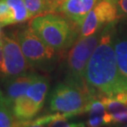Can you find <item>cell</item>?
Instances as JSON below:
<instances>
[{"label": "cell", "instance_id": "6da1fadb", "mask_svg": "<svg viewBox=\"0 0 127 127\" xmlns=\"http://www.w3.org/2000/svg\"><path fill=\"white\" fill-rule=\"evenodd\" d=\"M85 83L95 97L127 92L119 71L114 40L109 27L101 34L98 44L88 60Z\"/></svg>", "mask_w": 127, "mask_h": 127}, {"label": "cell", "instance_id": "7a4b0ae2", "mask_svg": "<svg viewBox=\"0 0 127 127\" xmlns=\"http://www.w3.org/2000/svg\"><path fill=\"white\" fill-rule=\"evenodd\" d=\"M71 22L64 17L49 12L34 17L29 27L45 44L59 52L74 44L77 32Z\"/></svg>", "mask_w": 127, "mask_h": 127}, {"label": "cell", "instance_id": "3957f363", "mask_svg": "<svg viewBox=\"0 0 127 127\" xmlns=\"http://www.w3.org/2000/svg\"><path fill=\"white\" fill-rule=\"evenodd\" d=\"M96 98L87 87L68 82L60 83L50 96V110L71 116L87 112L91 101Z\"/></svg>", "mask_w": 127, "mask_h": 127}, {"label": "cell", "instance_id": "277c9868", "mask_svg": "<svg viewBox=\"0 0 127 127\" xmlns=\"http://www.w3.org/2000/svg\"><path fill=\"white\" fill-rule=\"evenodd\" d=\"M98 37V32L89 36H81L71 47L67 59L68 82L87 87L85 83L86 68L98 44L100 39Z\"/></svg>", "mask_w": 127, "mask_h": 127}, {"label": "cell", "instance_id": "5b68a950", "mask_svg": "<svg viewBox=\"0 0 127 127\" xmlns=\"http://www.w3.org/2000/svg\"><path fill=\"white\" fill-rule=\"evenodd\" d=\"M15 34L30 66L41 68L54 60L55 51L45 44L30 27L20 30Z\"/></svg>", "mask_w": 127, "mask_h": 127}, {"label": "cell", "instance_id": "8992f818", "mask_svg": "<svg viewBox=\"0 0 127 127\" xmlns=\"http://www.w3.org/2000/svg\"><path fill=\"white\" fill-rule=\"evenodd\" d=\"M2 65L1 73L4 78H12L27 73L29 63L22 53L16 34L2 35Z\"/></svg>", "mask_w": 127, "mask_h": 127}, {"label": "cell", "instance_id": "52a82bcc", "mask_svg": "<svg viewBox=\"0 0 127 127\" xmlns=\"http://www.w3.org/2000/svg\"><path fill=\"white\" fill-rule=\"evenodd\" d=\"M97 0H64L58 11L66 17L72 23L81 27Z\"/></svg>", "mask_w": 127, "mask_h": 127}, {"label": "cell", "instance_id": "ba28073f", "mask_svg": "<svg viewBox=\"0 0 127 127\" xmlns=\"http://www.w3.org/2000/svg\"><path fill=\"white\" fill-rule=\"evenodd\" d=\"M38 74L34 73H27L25 74L17 76L12 78H7L5 82V96L7 99V103L10 107H12V102L15 99L24 95L27 88L33 80L36 78Z\"/></svg>", "mask_w": 127, "mask_h": 127}, {"label": "cell", "instance_id": "9c48e42d", "mask_svg": "<svg viewBox=\"0 0 127 127\" xmlns=\"http://www.w3.org/2000/svg\"><path fill=\"white\" fill-rule=\"evenodd\" d=\"M11 108L15 117L22 122V126L32 121L41 109L26 94L15 99Z\"/></svg>", "mask_w": 127, "mask_h": 127}, {"label": "cell", "instance_id": "30bf717a", "mask_svg": "<svg viewBox=\"0 0 127 127\" xmlns=\"http://www.w3.org/2000/svg\"><path fill=\"white\" fill-rule=\"evenodd\" d=\"M71 116L66 114L56 112L55 114L47 115L35 119L34 121H30L26 123L25 126H53V127H77L83 126V123L72 122L69 119Z\"/></svg>", "mask_w": 127, "mask_h": 127}, {"label": "cell", "instance_id": "8fae6325", "mask_svg": "<svg viewBox=\"0 0 127 127\" xmlns=\"http://www.w3.org/2000/svg\"><path fill=\"white\" fill-rule=\"evenodd\" d=\"M96 16L101 25L111 23L117 17L116 0H101L93 7Z\"/></svg>", "mask_w": 127, "mask_h": 127}, {"label": "cell", "instance_id": "7c38bea8", "mask_svg": "<svg viewBox=\"0 0 127 127\" xmlns=\"http://www.w3.org/2000/svg\"><path fill=\"white\" fill-rule=\"evenodd\" d=\"M48 90H49L48 80L43 76L37 75L27 88L25 94L34 101L40 108H42L45 104Z\"/></svg>", "mask_w": 127, "mask_h": 127}, {"label": "cell", "instance_id": "4fadbf2b", "mask_svg": "<svg viewBox=\"0 0 127 127\" xmlns=\"http://www.w3.org/2000/svg\"><path fill=\"white\" fill-rule=\"evenodd\" d=\"M114 48L119 71L127 90V37L116 39L114 42Z\"/></svg>", "mask_w": 127, "mask_h": 127}, {"label": "cell", "instance_id": "5bb4252c", "mask_svg": "<svg viewBox=\"0 0 127 127\" xmlns=\"http://www.w3.org/2000/svg\"><path fill=\"white\" fill-rule=\"evenodd\" d=\"M89 114V118L88 121V126H100L104 124V116L106 114V108L102 101L94 98L91 101L88 106V111Z\"/></svg>", "mask_w": 127, "mask_h": 127}, {"label": "cell", "instance_id": "9a60e30c", "mask_svg": "<svg viewBox=\"0 0 127 127\" xmlns=\"http://www.w3.org/2000/svg\"><path fill=\"white\" fill-rule=\"evenodd\" d=\"M31 18L55 12L50 0H23Z\"/></svg>", "mask_w": 127, "mask_h": 127}, {"label": "cell", "instance_id": "2e32d148", "mask_svg": "<svg viewBox=\"0 0 127 127\" xmlns=\"http://www.w3.org/2000/svg\"><path fill=\"white\" fill-rule=\"evenodd\" d=\"M102 25L99 22L93 8L88 12L87 17H85L83 24L80 27L81 36H89L95 34L97 32H100L101 27Z\"/></svg>", "mask_w": 127, "mask_h": 127}, {"label": "cell", "instance_id": "e0dca14e", "mask_svg": "<svg viewBox=\"0 0 127 127\" xmlns=\"http://www.w3.org/2000/svg\"><path fill=\"white\" fill-rule=\"evenodd\" d=\"M13 12L14 22L22 23L31 18L23 0H4Z\"/></svg>", "mask_w": 127, "mask_h": 127}, {"label": "cell", "instance_id": "ac0fdd59", "mask_svg": "<svg viewBox=\"0 0 127 127\" xmlns=\"http://www.w3.org/2000/svg\"><path fill=\"white\" fill-rule=\"evenodd\" d=\"M15 126H22V122L15 117L10 106L0 105V127Z\"/></svg>", "mask_w": 127, "mask_h": 127}, {"label": "cell", "instance_id": "d6986e66", "mask_svg": "<svg viewBox=\"0 0 127 127\" xmlns=\"http://www.w3.org/2000/svg\"><path fill=\"white\" fill-rule=\"evenodd\" d=\"M15 24L13 12L4 0H0V25L1 27Z\"/></svg>", "mask_w": 127, "mask_h": 127}, {"label": "cell", "instance_id": "ffe728a7", "mask_svg": "<svg viewBox=\"0 0 127 127\" xmlns=\"http://www.w3.org/2000/svg\"><path fill=\"white\" fill-rule=\"evenodd\" d=\"M117 8L122 14L127 15V0H116Z\"/></svg>", "mask_w": 127, "mask_h": 127}, {"label": "cell", "instance_id": "44dd1931", "mask_svg": "<svg viewBox=\"0 0 127 127\" xmlns=\"http://www.w3.org/2000/svg\"><path fill=\"white\" fill-rule=\"evenodd\" d=\"M50 2H51L53 7H54V10L55 12L58 11V8H59L60 5L62 3V2L64 0H50Z\"/></svg>", "mask_w": 127, "mask_h": 127}, {"label": "cell", "instance_id": "7402d4cb", "mask_svg": "<svg viewBox=\"0 0 127 127\" xmlns=\"http://www.w3.org/2000/svg\"><path fill=\"white\" fill-rule=\"evenodd\" d=\"M0 105H7V106H8V105H7V103L6 96H5L4 93L2 92L1 88H0Z\"/></svg>", "mask_w": 127, "mask_h": 127}, {"label": "cell", "instance_id": "603a6c76", "mask_svg": "<svg viewBox=\"0 0 127 127\" xmlns=\"http://www.w3.org/2000/svg\"><path fill=\"white\" fill-rule=\"evenodd\" d=\"M2 37L0 38V73L2 72Z\"/></svg>", "mask_w": 127, "mask_h": 127}, {"label": "cell", "instance_id": "cb8c5ba5", "mask_svg": "<svg viewBox=\"0 0 127 127\" xmlns=\"http://www.w3.org/2000/svg\"><path fill=\"white\" fill-rule=\"evenodd\" d=\"M2 27H1V25H0V38L2 37Z\"/></svg>", "mask_w": 127, "mask_h": 127}]
</instances>
